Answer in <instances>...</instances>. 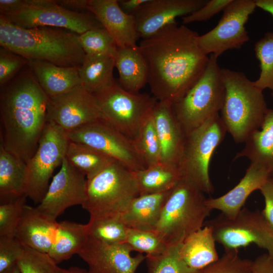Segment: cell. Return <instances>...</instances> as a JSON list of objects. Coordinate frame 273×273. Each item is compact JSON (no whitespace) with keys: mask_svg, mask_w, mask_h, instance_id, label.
Instances as JSON below:
<instances>
[{"mask_svg":"<svg viewBox=\"0 0 273 273\" xmlns=\"http://www.w3.org/2000/svg\"><path fill=\"white\" fill-rule=\"evenodd\" d=\"M198 35L176 22L140 41L138 46L147 63L148 83L158 101L173 104L203 74L209 56L199 46Z\"/></svg>","mask_w":273,"mask_h":273,"instance_id":"6da1fadb","label":"cell"},{"mask_svg":"<svg viewBox=\"0 0 273 273\" xmlns=\"http://www.w3.org/2000/svg\"><path fill=\"white\" fill-rule=\"evenodd\" d=\"M49 100L28 65L1 88V142L26 163L47 124Z\"/></svg>","mask_w":273,"mask_h":273,"instance_id":"7a4b0ae2","label":"cell"},{"mask_svg":"<svg viewBox=\"0 0 273 273\" xmlns=\"http://www.w3.org/2000/svg\"><path fill=\"white\" fill-rule=\"evenodd\" d=\"M0 45L28 61H44L63 67H79L85 56L76 33L47 26L20 27L2 14Z\"/></svg>","mask_w":273,"mask_h":273,"instance_id":"3957f363","label":"cell"},{"mask_svg":"<svg viewBox=\"0 0 273 273\" xmlns=\"http://www.w3.org/2000/svg\"><path fill=\"white\" fill-rule=\"evenodd\" d=\"M225 87L220 118L237 143H245L249 136L259 129L267 108L262 90L243 73L221 68Z\"/></svg>","mask_w":273,"mask_h":273,"instance_id":"277c9868","label":"cell"},{"mask_svg":"<svg viewBox=\"0 0 273 273\" xmlns=\"http://www.w3.org/2000/svg\"><path fill=\"white\" fill-rule=\"evenodd\" d=\"M204 194L195 184L183 178L172 189L155 229L168 245L181 244L203 227L212 211Z\"/></svg>","mask_w":273,"mask_h":273,"instance_id":"5b68a950","label":"cell"},{"mask_svg":"<svg viewBox=\"0 0 273 273\" xmlns=\"http://www.w3.org/2000/svg\"><path fill=\"white\" fill-rule=\"evenodd\" d=\"M139 195L134 171L115 161L87 179L86 199L81 206L89 221L118 217Z\"/></svg>","mask_w":273,"mask_h":273,"instance_id":"8992f818","label":"cell"},{"mask_svg":"<svg viewBox=\"0 0 273 273\" xmlns=\"http://www.w3.org/2000/svg\"><path fill=\"white\" fill-rule=\"evenodd\" d=\"M217 58L213 55L209 56L201 77L181 99L172 104L175 117L185 136L220 111L225 87Z\"/></svg>","mask_w":273,"mask_h":273,"instance_id":"52a82bcc","label":"cell"},{"mask_svg":"<svg viewBox=\"0 0 273 273\" xmlns=\"http://www.w3.org/2000/svg\"><path fill=\"white\" fill-rule=\"evenodd\" d=\"M226 132L218 114L185 136L179 165L182 178L195 184L205 194L213 192L209 164Z\"/></svg>","mask_w":273,"mask_h":273,"instance_id":"ba28073f","label":"cell"},{"mask_svg":"<svg viewBox=\"0 0 273 273\" xmlns=\"http://www.w3.org/2000/svg\"><path fill=\"white\" fill-rule=\"evenodd\" d=\"M93 94L104 120L132 140L157 102L147 94L126 91L115 80Z\"/></svg>","mask_w":273,"mask_h":273,"instance_id":"9c48e42d","label":"cell"},{"mask_svg":"<svg viewBox=\"0 0 273 273\" xmlns=\"http://www.w3.org/2000/svg\"><path fill=\"white\" fill-rule=\"evenodd\" d=\"M204 225L211 228L216 242L226 250H238L254 244L273 257V229L261 211L244 208L232 217L221 213Z\"/></svg>","mask_w":273,"mask_h":273,"instance_id":"30bf717a","label":"cell"},{"mask_svg":"<svg viewBox=\"0 0 273 273\" xmlns=\"http://www.w3.org/2000/svg\"><path fill=\"white\" fill-rule=\"evenodd\" d=\"M3 15L12 23L25 28L57 27L81 34L103 27L92 13L71 11L55 0H24L19 9Z\"/></svg>","mask_w":273,"mask_h":273,"instance_id":"8fae6325","label":"cell"},{"mask_svg":"<svg viewBox=\"0 0 273 273\" xmlns=\"http://www.w3.org/2000/svg\"><path fill=\"white\" fill-rule=\"evenodd\" d=\"M69 142L65 131L47 122L35 152L26 163V196L35 203L39 204L44 196L54 170L66 156Z\"/></svg>","mask_w":273,"mask_h":273,"instance_id":"7c38bea8","label":"cell"},{"mask_svg":"<svg viewBox=\"0 0 273 273\" xmlns=\"http://www.w3.org/2000/svg\"><path fill=\"white\" fill-rule=\"evenodd\" d=\"M256 8L253 0H232L217 24L198 35V43L204 54L218 58L226 51L241 48L249 40L245 25Z\"/></svg>","mask_w":273,"mask_h":273,"instance_id":"4fadbf2b","label":"cell"},{"mask_svg":"<svg viewBox=\"0 0 273 273\" xmlns=\"http://www.w3.org/2000/svg\"><path fill=\"white\" fill-rule=\"evenodd\" d=\"M70 141L84 144L112 158L132 171L147 167L133 141L104 119L67 132Z\"/></svg>","mask_w":273,"mask_h":273,"instance_id":"5bb4252c","label":"cell"},{"mask_svg":"<svg viewBox=\"0 0 273 273\" xmlns=\"http://www.w3.org/2000/svg\"><path fill=\"white\" fill-rule=\"evenodd\" d=\"M104 119L94 95L81 85L49 98L47 122L54 123L67 133Z\"/></svg>","mask_w":273,"mask_h":273,"instance_id":"9a60e30c","label":"cell"},{"mask_svg":"<svg viewBox=\"0 0 273 273\" xmlns=\"http://www.w3.org/2000/svg\"><path fill=\"white\" fill-rule=\"evenodd\" d=\"M87 178L65 157L59 171L53 177L41 201L36 206L53 221L66 209L82 206L86 199Z\"/></svg>","mask_w":273,"mask_h":273,"instance_id":"2e32d148","label":"cell"},{"mask_svg":"<svg viewBox=\"0 0 273 273\" xmlns=\"http://www.w3.org/2000/svg\"><path fill=\"white\" fill-rule=\"evenodd\" d=\"M126 243L108 244L88 236L78 254L88 266V273H135L146 255L132 256Z\"/></svg>","mask_w":273,"mask_h":273,"instance_id":"e0dca14e","label":"cell"},{"mask_svg":"<svg viewBox=\"0 0 273 273\" xmlns=\"http://www.w3.org/2000/svg\"><path fill=\"white\" fill-rule=\"evenodd\" d=\"M207 0H149L134 14L139 37H150L204 6Z\"/></svg>","mask_w":273,"mask_h":273,"instance_id":"ac0fdd59","label":"cell"},{"mask_svg":"<svg viewBox=\"0 0 273 273\" xmlns=\"http://www.w3.org/2000/svg\"><path fill=\"white\" fill-rule=\"evenodd\" d=\"M88 10L112 36L118 48L138 46L134 16L124 13L118 0H88Z\"/></svg>","mask_w":273,"mask_h":273,"instance_id":"d6986e66","label":"cell"},{"mask_svg":"<svg viewBox=\"0 0 273 273\" xmlns=\"http://www.w3.org/2000/svg\"><path fill=\"white\" fill-rule=\"evenodd\" d=\"M152 117L160 143L161 162L179 167L185 136L175 117L172 104L157 101Z\"/></svg>","mask_w":273,"mask_h":273,"instance_id":"ffe728a7","label":"cell"},{"mask_svg":"<svg viewBox=\"0 0 273 273\" xmlns=\"http://www.w3.org/2000/svg\"><path fill=\"white\" fill-rule=\"evenodd\" d=\"M270 173L265 168L250 163L244 176L234 188L220 197L207 198L206 204L211 210H217L228 217H234L243 208L250 194L260 190Z\"/></svg>","mask_w":273,"mask_h":273,"instance_id":"44dd1931","label":"cell"},{"mask_svg":"<svg viewBox=\"0 0 273 273\" xmlns=\"http://www.w3.org/2000/svg\"><path fill=\"white\" fill-rule=\"evenodd\" d=\"M59 222L50 220L36 207L26 205L15 232V236L24 245L48 254L55 240Z\"/></svg>","mask_w":273,"mask_h":273,"instance_id":"7402d4cb","label":"cell"},{"mask_svg":"<svg viewBox=\"0 0 273 273\" xmlns=\"http://www.w3.org/2000/svg\"><path fill=\"white\" fill-rule=\"evenodd\" d=\"M171 190L139 195L130 202L119 218L128 228L155 231Z\"/></svg>","mask_w":273,"mask_h":273,"instance_id":"603a6c76","label":"cell"},{"mask_svg":"<svg viewBox=\"0 0 273 273\" xmlns=\"http://www.w3.org/2000/svg\"><path fill=\"white\" fill-rule=\"evenodd\" d=\"M28 65L49 98L64 94L81 85L79 67H63L40 61H29Z\"/></svg>","mask_w":273,"mask_h":273,"instance_id":"cb8c5ba5","label":"cell"},{"mask_svg":"<svg viewBox=\"0 0 273 273\" xmlns=\"http://www.w3.org/2000/svg\"><path fill=\"white\" fill-rule=\"evenodd\" d=\"M26 163L0 144V203L15 200L26 196Z\"/></svg>","mask_w":273,"mask_h":273,"instance_id":"d4e9b609","label":"cell"},{"mask_svg":"<svg viewBox=\"0 0 273 273\" xmlns=\"http://www.w3.org/2000/svg\"><path fill=\"white\" fill-rule=\"evenodd\" d=\"M216 242L211 228L204 225L186 238L180 245L179 255L189 267L200 270L219 258Z\"/></svg>","mask_w":273,"mask_h":273,"instance_id":"484cf974","label":"cell"},{"mask_svg":"<svg viewBox=\"0 0 273 273\" xmlns=\"http://www.w3.org/2000/svg\"><path fill=\"white\" fill-rule=\"evenodd\" d=\"M115 65L118 72L119 84L126 91L139 93L148 82L147 63L139 46L118 48Z\"/></svg>","mask_w":273,"mask_h":273,"instance_id":"4316f807","label":"cell"},{"mask_svg":"<svg viewBox=\"0 0 273 273\" xmlns=\"http://www.w3.org/2000/svg\"><path fill=\"white\" fill-rule=\"evenodd\" d=\"M244 148L235 159L248 158L250 163L273 171V109H268L260 128L251 133L245 142ZM271 174V173H270Z\"/></svg>","mask_w":273,"mask_h":273,"instance_id":"83f0119b","label":"cell"},{"mask_svg":"<svg viewBox=\"0 0 273 273\" xmlns=\"http://www.w3.org/2000/svg\"><path fill=\"white\" fill-rule=\"evenodd\" d=\"M88 236L87 224L59 222L55 240L48 255L58 264L78 254Z\"/></svg>","mask_w":273,"mask_h":273,"instance_id":"f1b7e54d","label":"cell"},{"mask_svg":"<svg viewBox=\"0 0 273 273\" xmlns=\"http://www.w3.org/2000/svg\"><path fill=\"white\" fill-rule=\"evenodd\" d=\"M134 173L140 195L171 190L182 178L179 167L162 162Z\"/></svg>","mask_w":273,"mask_h":273,"instance_id":"f546056e","label":"cell"},{"mask_svg":"<svg viewBox=\"0 0 273 273\" xmlns=\"http://www.w3.org/2000/svg\"><path fill=\"white\" fill-rule=\"evenodd\" d=\"M115 58L106 56L85 55L78 72L80 84L94 94L114 81Z\"/></svg>","mask_w":273,"mask_h":273,"instance_id":"4dcf8cb0","label":"cell"},{"mask_svg":"<svg viewBox=\"0 0 273 273\" xmlns=\"http://www.w3.org/2000/svg\"><path fill=\"white\" fill-rule=\"evenodd\" d=\"M65 158L74 167L90 178L116 161L84 144L70 140Z\"/></svg>","mask_w":273,"mask_h":273,"instance_id":"1f68e13d","label":"cell"},{"mask_svg":"<svg viewBox=\"0 0 273 273\" xmlns=\"http://www.w3.org/2000/svg\"><path fill=\"white\" fill-rule=\"evenodd\" d=\"M132 141L147 167L161 162L160 146L152 113L143 123Z\"/></svg>","mask_w":273,"mask_h":273,"instance_id":"d6a6232c","label":"cell"},{"mask_svg":"<svg viewBox=\"0 0 273 273\" xmlns=\"http://www.w3.org/2000/svg\"><path fill=\"white\" fill-rule=\"evenodd\" d=\"M180 244L169 245L162 253L146 256L148 273H199L189 267L179 255Z\"/></svg>","mask_w":273,"mask_h":273,"instance_id":"836d02e7","label":"cell"},{"mask_svg":"<svg viewBox=\"0 0 273 273\" xmlns=\"http://www.w3.org/2000/svg\"><path fill=\"white\" fill-rule=\"evenodd\" d=\"M255 55L260 63V73L254 84L263 90L273 92V32H269L255 44Z\"/></svg>","mask_w":273,"mask_h":273,"instance_id":"e575fe53","label":"cell"},{"mask_svg":"<svg viewBox=\"0 0 273 273\" xmlns=\"http://www.w3.org/2000/svg\"><path fill=\"white\" fill-rule=\"evenodd\" d=\"M88 235L106 244L125 243L128 228L119 216L95 221L87 223Z\"/></svg>","mask_w":273,"mask_h":273,"instance_id":"d590c367","label":"cell"},{"mask_svg":"<svg viewBox=\"0 0 273 273\" xmlns=\"http://www.w3.org/2000/svg\"><path fill=\"white\" fill-rule=\"evenodd\" d=\"M126 243L132 251L145 253L146 256H154L163 253L169 245L155 231L128 228Z\"/></svg>","mask_w":273,"mask_h":273,"instance_id":"8d00e7d4","label":"cell"},{"mask_svg":"<svg viewBox=\"0 0 273 273\" xmlns=\"http://www.w3.org/2000/svg\"><path fill=\"white\" fill-rule=\"evenodd\" d=\"M79 41L85 55L115 58L118 47L104 27L94 28L79 34Z\"/></svg>","mask_w":273,"mask_h":273,"instance_id":"74e56055","label":"cell"},{"mask_svg":"<svg viewBox=\"0 0 273 273\" xmlns=\"http://www.w3.org/2000/svg\"><path fill=\"white\" fill-rule=\"evenodd\" d=\"M253 261L243 258L238 250H226L215 262L201 269L199 273H252Z\"/></svg>","mask_w":273,"mask_h":273,"instance_id":"f35d334b","label":"cell"},{"mask_svg":"<svg viewBox=\"0 0 273 273\" xmlns=\"http://www.w3.org/2000/svg\"><path fill=\"white\" fill-rule=\"evenodd\" d=\"M17 264L21 273H58V264L48 254L26 246Z\"/></svg>","mask_w":273,"mask_h":273,"instance_id":"ab89813d","label":"cell"},{"mask_svg":"<svg viewBox=\"0 0 273 273\" xmlns=\"http://www.w3.org/2000/svg\"><path fill=\"white\" fill-rule=\"evenodd\" d=\"M26 196L0 204V237L15 236L26 205Z\"/></svg>","mask_w":273,"mask_h":273,"instance_id":"60d3db41","label":"cell"},{"mask_svg":"<svg viewBox=\"0 0 273 273\" xmlns=\"http://www.w3.org/2000/svg\"><path fill=\"white\" fill-rule=\"evenodd\" d=\"M29 61L21 55L4 47H0V87L12 80Z\"/></svg>","mask_w":273,"mask_h":273,"instance_id":"b9f144b4","label":"cell"},{"mask_svg":"<svg viewBox=\"0 0 273 273\" xmlns=\"http://www.w3.org/2000/svg\"><path fill=\"white\" fill-rule=\"evenodd\" d=\"M24 248L15 236L0 237V273L17 263Z\"/></svg>","mask_w":273,"mask_h":273,"instance_id":"7bdbcfd3","label":"cell"},{"mask_svg":"<svg viewBox=\"0 0 273 273\" xmlns=\"http://www.w3.org/2000/svg\"><path fill=\"white\" fill-rule=\"evenodd\" d=\"M232 0H210L197 10L182 18L184 25L210 19L217 13L223 11Z\"/></svg>","mask_w":273,"mask_h":273,"instance_id":"ee69618b","label":"cell"},{"mask_svg":"<svg viewBox=\"0 0 273 273\" xmlns=\"http://www.w3.org/2000/svg\"><path fill=\"white\" fill-rule=\"evenodd\" d=\"M260 191L263 195L265 207L261 211L264 218L273 229V181L268 178Z\"/></svg>","mask_w":273,"mask_h":273,"instance_id":"f6af8a7d","label":"cell"},{"mask_svg":"<svg viewBox=\"0 0 273 273\" xmlns=\"http://www.w3.org/2000/svg\"><path fill=\"white\" fill-rule=\"evenodd\" d=\"M252 273H273V257L263 254L254 261Z\"/></svg>","mask_w":273,"mask_h":273,"instance_id":"bcb514c9","label":"cell"},{"mask_svg":"<svg viewBox=\"0 0 273 273\" xmlns=\"http://www.w3.org/2000/svg\"><path fill=\"white\" fill-rule=\"evenodd\" d=\"M149 0H119L122 10L127 14L134 15Z\"/></svg>","mask_w":273,"mask_h":273,"instance_id":"7dc6e473","label":"cell"},{"mask_svg":"<svg viewBox=\"0 0 273 273\" xmlns=\"http://www.w3.org/2000/svg\"><path fill=\"white\" fill-rule=\"evenodd\" d=\"M62 7L77 12H86L88 11V0H62L57 1ZM89 12V11H88Z\"/></svg>","mask_w":273,"mask_h":273,"instance_id":"c3c4849f","label":"cell"},{"mask_svg":"<svg viewBox=\"0 0 273 273\" xmlns=\"http://www.w3.org/2000/svg\"><path fill=\"white\" fill-rule=\"evenodd\" d=\"M24 0H0L1 14L6 15L19 9Z\"/></svg>","mask_w":273,"mask_h":273,"instance_id":"681fc988","label":"cell"},{"mask_svg":"<svg viewBox=\"0 0 273 273\" xmlns=\"http://www.w3.org/2000/svg\"><path fill=\"white\" fill-rule=\"evenodd\" d=\"M256 7L270 13L273 17V0H255Z\"/></svg>","mask_w":273,"mask_h":273,"instance_id":"f907efd6","label":"cell"},{"mask_svg":"<svg viewBox=\"0 0 273 273\" xmlns=\"http://www.w3.org/2000/svg\"><path fill=\"white\" fill-rule=\"evenodd\" d=\"M58 273H88L87 270L78 267H70L68 268H57Z\"/></svg>","mask_w":273,"mask_h":273,"instance_id":"816d5d0a","label":"cell"},{"mask_svg":"<svg viewBox=\"0 0 273 273\" xmlns=\"http://www.w3.org/2000/svg\"><path fill=\"white\" fill-rule=\"evenodd\" d=\"M1 273H21V272L17 264H16Z\"/></svg>","mask_w":273,"mask_h":273,"instance_id":"f5cc1de1","label":"cell"},{"mask_svg":"<svg viewBox=\"0 0 273 273\" xmlns=\"http://www.w3.org/2000/svg\"><path fill=\"white\" fill-rule=\"evenodd\" d=\"M269 178L273 181V171L271 173Z\"/></svg>","mask_w":273,"mask_h":273,"instance_id":"db71d44e","label":"cell"},{"mask_svg":"<svg viewBox=\"0 0 273 273\" xmlns=\"http://www.w3.org/2000/svg\"><path fill=\"white\" fill-rule=\"evenodd\" d=\"M271 96L273 97V92L271 93Z\"/></svg>","mask_w":273,"mask_h":273,"instance_id":"11a10c76","label":"cell"}]
</instances>
